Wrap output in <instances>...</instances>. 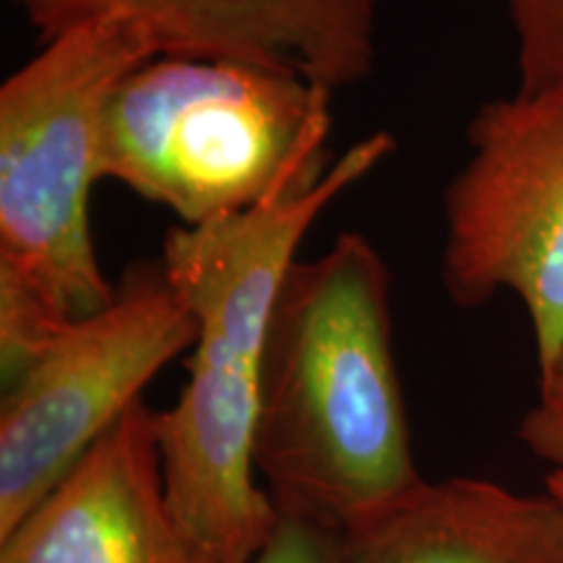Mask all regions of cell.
<instances>
[{
  "mask_svg": "<svg viewBox=\"0 0 563 563\" xmlns=\"http://www.w3.org/2000/svg\"><path fill=\"white\" fill-rule=\"evenodd\" d=\"M196 342V321L162 262H139L102 311L74 321L5 384L0 405V534L110 431L157 373Z\"/></svg>",
  "mask_w": 563,
  "mask_h": 563,
  "instance_id": "obj_5",
  "label": "cell"
},
{
  "mask_svg": "<svg viewBox=\"0 0 563 563\" xmlns=\"http://www.w3.org/2000/svg\"><path fill=\"white\" fill-rule=\"evenodd\" d=\"M251 563H342V534L279 514L272 538Z\"/></svg>",
  "mask_w": 563,
  "mask_h": 563,
  "instance_id": "obj_12",
  "label": "cell"
},
{
  "mask_svg": "<svg viewBox=\"0 0 563 563\" xmlns=\"http://www.w3.org/2000/svg\"><path fill=\"white\" fill-rule=\"evenodd\" d=\"M256 470L282 517L361 530L426 481L397 357L391 272L342 232L282 285L258 378Z\"/></svg>",
  "mask_w": 563,
  "mask_h": 563,
  "instance_id": "obj_1",
  "label": "cell"
},
{
  "mask_svg": "<svg viewBox=\"0 0 563 563\" xmlns=\"http://www.w3.org/2000/svg\"><path fill=\"white\" fill-rule=\"evenodd\" d=\"M40 42L95 19L136 26L157 55L292 70L340 91L378 63V0H9Z\"/></svg>",
  "mask_w": 563,
  "mask_h": 563,
  "instance_id": "obj_7",
  "label": "cell"
},
{
  "mask_svg": "<svg viewBox=\"0 0 563 563\" xmlns=\"http://www.w3.org/2000/svg\"><path fill=\"white\" fill-rule=\"evenodd\" d=\"M525 91L563 89V0H506Z\"/></svg>",
  "mask_w": 563,
  "mask_h": 563,
  "instance_id": "obj_10",
  "label": "cell"
},
{
  "mask_svg": "<svg viewBox=\"0 0 563 563\" xmlns=\"http://www.w3.org/2000/svg\"><path fill=\"white\" fill-rule=\"evenodd\" d=\"M332 97L292 70L154 55L104 110L102 180L186 228L308 191L334 162Z\"/></svg>",
  "mask_w": 563,
  "mask_h": 563,
  "instance_id": "obj_3",
  "label": "cell"
},
{
  "mask_svg": "<svg viewBox=\"0 0 563 563\" xmlns=\"http://www.w3.org/2000/svg\"><path fill=\"white\" fill-rule=\"evenodd\" d=\"M342 563H563V501L483 477L422 481L342 534Z\"/></svg>",
  "mask_w": 563,
  "mask_h": 563,
  "instance_id": "obj_9",
  "label": "cell"
},
{
  "mask_svg": "<svg viewBox=\"0 0 563 563\" xmlns=\"http://www.w3.org/2000/svg\"><path fill=\"white\" fill-rule=\"evenodd\" d=\"M443 188L441 282L460 308L517 295L538 371L563 355V89L483 102Z\"/></svg>",
  "mask_w": 563,
  "mask_h": 563,
  "instance_id": "obj_4",
  "label": "cell"
},
{
  "mask_svg": "<svg viewBox=\"0 0 563 563\" xmlns=\"http://www.w3.org/2000/svg\"><path fill=\"white\" fill-rule=\"evenodd\" d=\"M545 490L563 501V473H551L545 481Z\"/></svg>",
  "mask_w": 563,
  "mask_h": 563,
  "instance_id": "obj_13",
  "label": "cell"
},
{
  "mask_svg": "<svg viewBox=\"0 0 563 563\" xmlns=\"http://www.w3.org/2000/svg\"><path fill=\"white\" fill-rule=\"evenodd\" d=\"M0 563H201L167 501L144 399L0 534Z\"/></svg>",
  "mask_w": 563,
  "mask_h": 563,
  "instance_id": "obj_8",
  "label": "cell"
},
{
  "mask_svg": "<svg viewBox=\"0 0 563 563\" xmlns=\"http://www.w3.org/2000/svg\"><path fill=\"white\" fill-rule=\"evenodd\" d=\"M196 342L178 402L154 412L170 509L201 563H251L279 522L258 485V378L269 308L214 298L191 308Z\"/></svg>",
  "mask_w": 563,
  "mask_h": 563,
  "instance_id": "obj_6",
  "label": "cell"
},
{
  "mask_svg": "<svg viewBox=\"0 0 563 563\" xmlns=\"http://www.w3.org/2000/svg\"><path fill=\"white\" fill-rule=\"evenodd\" d=\"M157 51L95 19L42 40L0 87V371L24 373L115 295L91 235L102 125L121 81Z\"/></svg>",
  "mask_w": 563,
  "mask_h": 563,
  "instance_id": "obj_2",
  "label": "cell"
},
{
  "mask_svg": "<svg viewBox=\"0 0 563 563\" xmlns=\"http://www.w3.org/2000/svg\"><path fill=\"white\" fill-rule=\"evenodd\" d=\"M519 441L551 473H563V355L538 371V399L519 422Z\"/></svg>",
  "mask_w": 563,
  "mask_h": 563,
  "instance_id": "obj_11",
  "label": "cell"
}]
</instances>
